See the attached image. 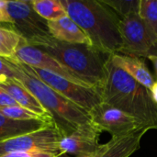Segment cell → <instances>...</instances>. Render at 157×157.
Returning <instances> with one entry per match:
<instances>
[{
    "mask_svg": "<svg viewBox=\"0 0 157 157\" xmlns=\"http://www.w3.org/2000/svg\"><path fill=\"white\" fill-rule=\"evenodd\" d=\"M62 135L57 124H54L29 133L12 137L0 142V155L11 153L40 152L61 156L59 141Z\"/></svg>",
    "mask_w": 157,
    "mask_h": 157,
    "instance_id": "6",
    "label": "cell"
},
{
    "mask_svg": "<svg viewBox=\"0 0 157 157\" xmlns=\"http://www.w3.org/2000/svg\"><path fill=\"white\" fill-rule=\"evenodd\" d=\"M54 124H56L55 121L45 120L15 121L0 114V142Z\"/></svg>",
    "mask_w": 157,
    "mask_h": 157,
    "instance_id": "16",
    "label": "cell"
},
{
    "mask_svg": "<svg viewBox=\"0 0 157 157\" xmlns=\"http://www.w3.org/2000/svg\"><path fill=\"white\" fill-rule=\"evenodd\" d=\"M50 35L57 40L92 45L91 40L80 27L67 15L55 20L47 21Z\"/></svg>",
    "mask_w": 157,
    "mask_h": 157,
    "instance_id": "15",
    "label": "cell"
},
{
    "mask_svg": "<svg viewBox=\"0 0 157 157\" xmlns=\"http://www.w3.org/2000/svg\"><path fill=\"white\" fill-rule=\"evenodd\" d=\"M0 114L3 116L15 120V121H35V120H45L49 121H55L47 120L45 118L40 117V115L23 108L20 106H13V107H6V108H0Z\"/></svg>",
    "mask_w": 157,
    "mask_h": 157,
    "instance_id": "21",
    "label": "cell"
},
{
    "mask_svg": "<svg viewBox=\"0 0 157 157\" xmlns=\"http://www.w3.org/2000/svg\"><path fill=\"white\" fill-rule=\"evenodd\" d=\"M0 87L6 90L20 106L23 107L42 118L54 121L53 116L49 112L40 102L17 79L4 78L0 81Z\"/></svg>",
    "mask_w": 157,
    "mask_h": 157,
    "instance_id": "12",
    "label": "cell"
},
{
    "mask_svg": "<svg viewBox=\"0 0 157 157\" xmlns=\"http://www.w3.org/2000/svg\"><path fill=\"white\" fill-rule=\"evenodd\" d=\"M27 42L47 52L86 86L101 94L107 76V63L112 54L93 45L60 41L51 35L35 38Z\"/></svg>",
    "mask_w": 157,
    "mask_h": 157,
    "instance_id": "1",
    "label": "cell"
},
{
    "mask_svg": "<svg viewBox=\"0 0 157 157\" xmlns=\"http://www.w3.org/2000/svg\"><path fill=\"white\" fill-rule=\"evenodd\" d=\"M13 57H15L17 60L29 66L47 70L58 75H61L70 81L77 83L79 85L86 86L77 76H75L70 70H68L66 67L62 65L54 58H52L47 52L30 45L22 37Z\"/></svg>",
    "mask_w": 157,
    "mask_h": 157,
    "instance_id": "11",
    "label": "cell"
},
{
    "mask_svg": "<svg viewBox=\"0 0 157 157\" xmlns=\"http://www.w3.org/2000/svg\"><path fill=\"white\" fill-rule=\"evenodd\" d=\"M14 72V78L19 81L52 113L63 135L74 132L82 125L91 122L89 114L64 97L55 92L34 75L23 68L15 57H4Z\"/></svg>",
    "mask_w": 157,
    "mask_h": 157,
    "instance_id": "4",
    "label": "cell"
},
{
    "mask_svg": "<svg viewBox=\"0 0 157 157\" xmlns=\"http://www.w3.org/2000/svg\"><path fill=\"white\" fill-rule=\"evenodd\" d=\"M66 14L86 34L92 45L109 54L120 53L121 17L102 0H61Z\"/></svg>",
    "mask_w": 157,
    "mask_h": 157,
    "instance_id": "3",
    "label": "cell"
},
{
    "mask_svg": "<svg viewBox=\"0 0 157 157\" xmlns=\"http://www.w3.org/2000/svg\"><path fill=\"white\" fill-rule=\"evenodd\" d=\"M148 59L153 63V66H154V69H155V77H156L157 79V56L153 55V56H150Z\"/></svg>",
    "mask_w": 157,
    "mask_h": 157,
    "instance_id": "27",
    "label": "cell"
},
{
    "mask_svg": "<svg viewBox=\"0 0 157 157\" xmlns=\"http://www.w3.org/2000/svg\"><path fill=\"white\" fill-rule=\"evenodd\" d=\"M139 15L157 45V0H141Z\"/></svg>",
    "mask_w": 157,
    "mask_h": 157,
    "instance_id": "18",
    "label": "cell"
},
{
    "mask_svg": "<svg viewBox=\"0 0 157 157\" xmlns=\"http://www.w3.org/2000/svg\"><path fill=\"white\" fill-rule=\"evenodd\" d=\"M21 36L10 29L0 27V57H13Z\"/></svg>",
    "mask_w": 157,
    "mask_h": 157,
    "instance_id": "19",
    "label": "cell"
},
{
    "mask_svg": "<svg viewBox=\"0 0 157 157\" xmlns=\"http://www.w3.org/2000/svg\"><path fill=\"white\" fill-rule=\"evenodd\" d=\"M4 78H6V77H0V81H1L2 79H4ZM6 78H7V77H6Z\"/></svg>",
    "mask_w": 157,
    "mask_h": 157,
    "instance_id": "29",
    "label": "cell"
},
{
    "mask_svg": "<svg viewBox=\"0 0 157 157\" xmlns=\"http://www.w3.org/2000/svg\"><path fill=\"white\" fill-rule=\"evenodd\" d=\"M101 132L92 123L82 125L74 132L62 135L59 141V151L61 155L96 156L101 145L99 135Z\"/></svg>",
    "mask_w": 157,
    "mask_h": 157,
    "instance_id": "10",
    "label": "cell"
},
{
    "mask_svg": "<svg viewBox=\"0 0 157 157\" xmlns=\"http://www.w3.org/2000/svg\"><path fill=\"white\" fill-rule=\"evenodd\" d=\"M101 96L103 102L136 119L144 127L157 130V104L152 99L150 90L116 67L110 59Z\"/></svg>",
    "mask_w": 157,
    "mask_h": 157,
    "instance_id": "2",
    "label": "cell"
},
{
    "mask_svg": "<svg viewBox=\"0 0 157 157\" xmlns=\"http://www.w3.org/2000/svg\"><path fill=\"white\" fill-rule=\"evenodd\" d=\"M149 90H150L152 99L155 101V103L157 104V80H155V82L154 83V85L152 86V87Z\"/></svg>",
    "mask_w": 157,
    "mask_h": 157,
    "instance_id": "26",
    "label": "cell"
},
{
    "mask_svg": "<svg viewBox=\"0 0 157 157\" xmlns=\"http://www.w3.org/2000/svg\"><path fill=\"white\" fill-rule=\"evenodd\" d=\"M91 122L102 132H109L111 137H122L131 134L141 128H145L132 116L102 102L89 113Z\"/></svg>",
    "mask_w": 157,
    "mask_h": 157,
    "instance_id": "8",
    "label": "cell"
},
{
    "mask_svg": "<svg viewBox=\"0 0 157 157\" xmlns=\"http://www.w3.org/2000/svg\"><path fill=\"white\" fill-rule=\"evenodd\" d=\"M0 23L11 24V18L6 7V1L3 0H0Z\"/></svg>",
    "mask_w": 157,
    "mask_h": 157,
    "instance_id": "25",
    "label": "cell"
},
{
    "mask_svg": "<svg viewBox=\"0 0 157 157\" xmlns=\"http://www.w3.org/2000/svg\"><path fill=\"white\" fill-rule=\"evenodd\" d=\"M120 31L122 40L120 54L139 58L157 56V45L139 13L121 19Z\"/></svg>",
    "mask_w": 157,
    "mask_h": 157,
    "instance_id": "7",
    "label": "cell"
},
{
    "mask_svg": "<svg viewBox=\"0 0 157 157\" xmlns=\"http://www.w3.org/2000/svg\"><path fill=\"white\" fill-rule=\"evenodd\" d=\"M31 5L36 13L46 21L55 20L67 15L61 0H33Z\"/></svg>",
    "mask_w": 157,
    "mask_h": 157,
    "instance_id": "17",
    "label": "cell"
},
{
    "mask_svg": "<svg viewBox=\"0 0 157 157\" xmlns=\"http://www.w3.org/2000/svg\"><path fill=\"white\" fill-rule=\"evenodd\" d=\"M13 106H19V105L6 90L0 87V108H6V107H13Z\"/></svg>",
    "mask_w": 157,
    "mask_h": 157,
    "instance_id": "23",
    "label": "cell"
},
{
    "mask_svg": "<svg viewBox=\"0 0 157 157\" xmlns=\"http://www.w3.org/2000/svg\"><path fill=\"white\" fill-rule=\"evenodd\" d=\"M97 155L94 157H97ZM60 157H70V156H69V155H61ZM77 157H90V156H77Z\"/></svg>",
    "mask_w": 157,
    "mask_h": 157,
    "instance_id": "28",
    "label": "cell"
},
{
    "mask_svg": "<svg viewBox=\"0 0 157 157\" xmlns=\"http://www.w3.org/2000/svg\"><path fill=\"white\" fill-rule=\"evenodd\" d=\"M20 63L25 70L37 76L55 92L77 105L87 113L103 102L101 94L92 87L79 85L50 71L31 67L21 62Z\"/></svg>",
    "mask_w": 157,
    "mask_h": 157,
    "instance_id": "5",
    "label": "cell"
},
{
    "mask_svg": "<svg viewBox=\"0 0 157 157\" xmlns=\"http://www.w3.org/2000/svg\"><path fill=\"white\" fill-rule=\"evenodd\" d=\"M13 30L26 40L50 35L47 21L33 9L31 1H6Z\"/></svg>",
    "mask_w": 157,
    "mask_h": 157,
    "instance_id": "9",
    "label": "cell"
},
{
    "mask_svg": "<svg viewBox=\"0 0 157 157\" xmlns=\"http://www.w3.org/2000/svg\"><path fill=\"white\" fill-rule=\"evenodd\" d=\"M109 8H111L120 17L124 18L130 15L139 13L141 0H121V1H108L102 0Z\"/></svg>",
    "mask_w": 157,
    "mask_h": 157,
    "instance_id": "20",
    "label": "cell"
},
{
    "mask_svg": "<svg viewBox=\"0 0 157 157\" xmlns=\"http://www.w3.org/2000/svg\"><path fill=\"white\" fill-rule=\"evenodd\" d=\"M110 61L116 67L124 71L132 78L148 89L155 82L154 75L142 58L115 53L111 55Z\"/></svg>",
    "mask_w": 157,
    "mask_h": 157,
    "instance_id": "14",
    "label": "cell"
},
{
    "mask_svg": "<svg viewBox=\"0 0 157 157\" xmlns=\"http://www.w3.org/2000/svg\"><path fill=\"white\" fill-rule=\"evenodd\" d=\"M148 131L141 128L126 136L111 137L110 141L101 145L97 157H130L140 148L142 138Z\"/></svg>",
    "mask_w": 157,
    "mask_h": 157,
    "instance_id": "13",
    "label": "cell"
},
{
    "mask_svg": "<svg viewBox=\"0 0 157 157\" xmlns=\"http://www.w3.org/2000/svg\"><path fill=\"white\" fill-rule=\"evenodd\" d=\"M0 77L14 78V72L6 63L4 57H0Z\"/></svg>",
    "mask_w": 157,
    "mask_h": 157,
    "instance_id": "24",
    "label": "cell"
},
{
    "mask_svg": "<svg viewBox=\"0 0 157 157\" xmlns=\"http://www.w3.org/2000/svg\"><path fill=\"white\" fill-rule=\"evenodd\" d=\"M0 157H60L54 154L40 153V152H30V153H11L0 155Z\"/></svg>",
    "mask_w": 157,
    "mask_h": 157,
    "instance_id": "22",
    "label": "cell"
}]
</instances>
